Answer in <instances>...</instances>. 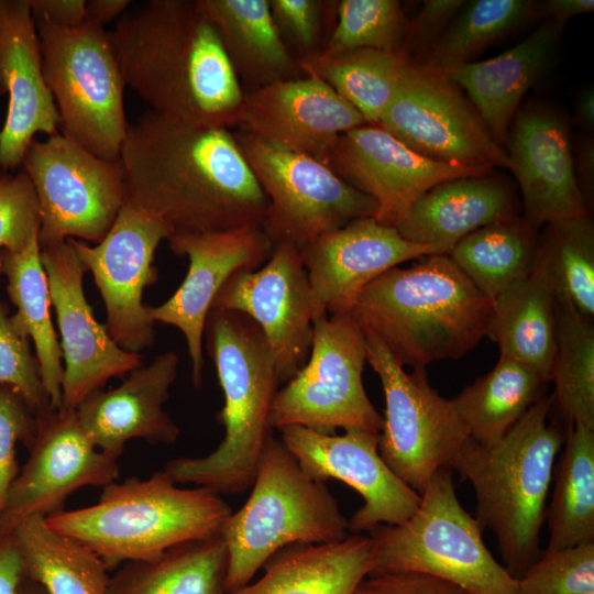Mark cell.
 I'll return each mask as SVG.
<instances>
[{
    "label": "cell",
    "instance_id": "obj_1",
    "mask_svg": "<svg viewBox=\"0 0 594 594\" xmlns=\"http://www.w3.org/2000/svg\"><path fill=\"white\" fill-rule=\"evenodd\" d=\"M119 160L127 201L169 237L262 228L267 198L227 128L148 110L128 125Z\"/></svg>",
    "mask_w": 594,
    "mask_h": 594
},
{
    "label": "cell",
    "instance_id": "obj_2",
    "mask_svg": "<svg viewBox=\"0 0 594 594\" xmlns=\"http://www.w3.org/2000/svg\"><path fill=\"white\" fill-rule=\"evenodd\" d=\"M109 37L125 86L150 111L208 127L238 123L245 90L196 0H152Z\"/></svg>",
    "mask_w": 594,
    "mask_h": 594
},
{
    "label": "cell",
    "instance_id": "obj_3",
    "mask_svg": "<svg viewBox=\"0 0 594 594\" xmlns=\"http://www.w3.org/2000/svg\"><path fill=\"white\" fill-rule=\"evenodd\" d=\"M492 311L493 301L449 255L433 254L375 278L350 314L403 366L425 369L473 350L486 337Z\"/></svg>",
    "mask_w": 594,
    "mask_h": 594
},
{
    "label": "cell",
    "instance_id": "obj_4",
    "mask_svg": "<svg viewBox=\"0 0 594 594\" xmlns=\"http://www.w3.org/2000/svg\"><path fill=\"white\" fill-rule=\"evenodd\" d=\"M205 331L224 405L217 421L224 437L205 457H180L164 471L176 484L191 483L216 494L250 488L267 438L270 413L279 388L275 362L260 327L239 311L210 310Z\"/></svg>",
    "mask_w": 594,
    "mask_h": 594
},
{
    "label": "cell",
    "instance_id": "obj_5",
    "mask_svg": "<svg viewBox=\"0 0 594 594\" xmlns=\"http://www.w3.org/2000/svg\"><path fill=\"white\" fill-rule=\"evenodd\" d=\"M553 397L541 396L497 443L469 438L452 470L469 481L476 521L497 539L504 566L519 579L539 557L540 531L562 435L548 417Z\"/></svg>",
    "mask_w": 594,
    "mask_h": 594
},
{
    "label": "cell",
    "instance_id": "obj_6",
    "mask_svg": "<svg viewBox=\"0 0 594 594\" xmlns=\"http://www.w3.org/2000/svg\"><path fill=\"white\" fill-rule=\"evenodd\" d=\"M232 513L221 495L200 486L178 487L162 470L146 480L114 481L102 487L95 504L59 510L45 521L89 548L110 571L220 534Z\"/></svg>",
    "mask_w": 594,
    "mask_h": 594
},
{
    "label": "cell",
    "instance_id": "obj_7",
    "mask_svg": "<svg viewBox=\"0 0 594 594\" xmlns=\"http://www.w3.org/2000/svg\"><path fill=\"white\" fill-rule=\"evenodd\" d=\"M348 532V520L326 483L308 476L271 433L249 498L222 529L229 552L226 593L249 584L287 546L337 542Z\"/></svg>",
    "mask_w": 594,
    "mask_h": 594
},
{
    "label": "cell",
    "instance_id": "obj_8",
    "mask_svg": "<svg viewBox=\"0 0 594 594\" xmlns=\"http://www.w3.org/2000/svg\"><path fill=\"white\" fill-rule=\"evenodd\" d=\"M451 469L438 471L414 514L398 525L370 531L374 546L369 575L419 572L471 594H517V579L485 546L482 528L461 505Z\"/></svg>",
    "mask_w": 594,
    "mask_h": 594
},
{
    "label": "cell",
    "instance_id": "obj_9",
    "mask_svg": "<svg viewBox=\"0 0 594 594\" xmlns=\"http://www.w3.org/2000/svg\"><path fill=\"white\" fill-rule=\"evenodd\" d=\"M34 20L61 133L99 157L119 160L129 123L109 32L90 21L69 29Z\"/></svg>",
    "mask_w": 594,
    "mask_h": 594
},
{
    "label": "cell",
    "instance_id": "obj_10",
    "mask_svg": "<svg viewBox=\"0 0 594 594\" xmlns=\"http://www.w3.org/2000/svg\"><path fill=\"white\" fill-rule=\"evenodd\" d=\"M365 334L351 314L315 319L308 359L272 403L270 426H302L322 433L360 428L380 433L383 416L371 403L362 380Z\"/></svg>",
    "mask_w": 594,
    "mask_h": 594
},
{
    "label": "cell",
    "instance_id": "obj_11",
    "mask_svg": "<svg viewBox=\"0 0 594 594\" xmlns=\"http://www.w3.org/2000/svg\"><path fill=\"white\" fill-rule=\"evenodd\" d=\"M363 331L366 362L377 374L385 398L380 455L405 484L421 494L438 471L452 470L469 432L452 400L429 384L425 369L406 372L373 332Z\"/></svg>",
    "mask_w": 594,
    "mask_h": 594
},
{
    "label": "cell",
    "instance_id": "obj_12",
    "mask_svg": "<svg viewBox=\"0 0 594 594\" xmlns=\"http://www.w3.org/2000/svg\"><path fill=\"white\" fill-rule=\"evenodd\" d=\"M235 136L267 198L261 229L274 245L301 248L353 220L375 217L376 202L328 164L248 133Z\"/></svg>",
    "mask_w": 594,
    "mask_h": 594
},
{
    "label": "cell",
    "instance_id": "obj_13",
    "mask_svg": "<svg viewBox=\"0 0 594 594\" xmlns=\"http://www.w3.org/2000/svg\"><path fill=\"white\" fill-rule=\"evenodd\" d=\"M22 168L38 204L40 248L75 238L99 243L127 201L121 161L99 157L59 132L33 140Z\"/></svg>",
    "mask_w": 594,
    "mask_h": 594
},
{
    "label": "cell",
    "instance_id": "obj_14",
    "mask_svg": "<svg viewBox=\"0 0 594 594\" xmlns=\"http://www.w3.org/2000/svg\"><path fill=\"white\" fill-rule=\"evenodd\" d=\"M377 125L440 163L486 172L510 167L505 147L461 87L421 63L407 62Z\"/></svg>",
    "mask_w": 594,
    "mask_h": 594
},
{
    "label": "cell",
    "instance_id": "obj_15",
    "mask_svg": "<svg viewBox=\"0 0 594 594\" xmlns=\"http://www.w3.org/2000/svg\"><path fill=\"white\" fill-rule=\"evenodd\" d=\"M169 235L164 223L125 201L99 243L67 239L94 276L105 302L109 336L125 351L140 353L155 342V322L142 296L157 279L154 255Z\"/></svg>",
    "mask_w": 594,
    "mask_h": 594
},
{
    "label": "cell",
    "instance_id": "obj_16",
    "mask_svg": "<svg viewBox=\"0 0 594 594\" xmlns=\"http://www.w3.org/2000/svg\"><path fill=\"white\" fill-rule=\"evenodd\" d=\"M36 416L29 457L15 476L0 515V535H9L30 516L64 509L74 492L117 481L118 460L95 447L81 429L76 409L48 408Z\"/></svg>",
    "mask_w": 594,
    "mask_h": 594
},
{
    "label": "cell",
    "instance_id": "obj_17",
    "mask_svg": "<svg viewBox=\"0 0 594 594\" xmlns=\"http://www.w3.org/2000/svg\"><path fill=\"white\" fill-rule=\"evenodd\" d=\"M210 310L239 311L260 327L280 385L306 363L316 311L300 250L295 244H276L261 267L231 275Z\"/></svg>",
    "mask_w": 594,
    "mask_h": 594
},
{
    "label": "cell",
    "instance_id": "obj_18",
    "mask_svg": "<svg viewBox=\"0 0 594 594\" xmlns=\"http://www.w3.org/2000/svg\"><path fill=\"white\" fill-rule=\"evenodd\" d=\"M280 430L282 442L311 479L326 483L339 480L355 490L364 504L348 521L354 535L380 525H398L417 509L420 494L405 484L378 452L380 433L346 428L328 435L302 426Z\"/></svg>",
    "mask_w": 594,
    "mask_h": 594
},
{
    "label": "cell",
    "instance_id": "obj_19",
    "mask_svg": "<svg viewBox=\"0 0 594 594\" xmlns=\"http://www.w3.org/2000/svg\"><path fill=\"white\" fill-rule=\"evenodd\" d=\"M64 359L62 408L76 409L112 377L142 365L140 353L120 348L100 324L84 292L87 271L68 240L41 248Z\"/></svg>",
    "mask_w": 594,
    "mask_h": 594
},
{
    "label": "cell",
    "instance_id": "obj_20",
    "mask_svg": "<svg viewBox=\"0 0 594 594\" xmlns=\"http://www.w3.org/2000/svg\"><path fill=\"white\" fill-rule=\"evenodd\" d=\"M167 240L174 254L188 257V272L165 302L148 306V315L154 322L182 331L191 362V380L199 387L204 367L202 336L218 292L234 273L261 267L275 245L261 228L178 234Z\"/></svg>",
    "mask_w": 594,
    "mask_h": 594
},
{
    "label": "cell",
    "instance_id": "obj_21",
    "mask_svg": "<svg viewBox=\"0 0 594 594\" xmlns=\"http://www.w3.org/2000/svg\"><path fill=\"white\" fill-rule=\"evenodd\" d=\"M505 150L529 227L539 231L553 221L590 216L574 173L569 124L560 111L539 101L519 108Z\"/></svg>",
    "mask_w": 594,
    "mask_h": 594
},
{
    "label": "cell",
    "instance_id": "obj_22",
    "mask_svg": "<svg viewBox=\"0 0 594 594\" xmlns=\"http://www.w3.org/2000/svg\"><path fill=\"white\" fill-rule=\"evenodd\" d=\"M299 250L316 318L350 314L360 293L375 278L406 261L438 254L435 248L406 240L374 217L353 220Z\"/></svg>",
    "mask_w": 594,
    "mask_h": 594
},
{
    "label": "cell",
    "instance_id": "obj_23",
    "mask_svg": "<svg viewBox=\"0 0 594 594\" xmlns=\"http://www.w3.org/2000/svg\"><path fill=\"white\" fill-rule=\"evenodd\" d=\"M237 124L244 133L329 165L339 138L369 123L328 84L305 75L245 91Z\"/></svg>",
    "mask_w": 594,
    "mask_h": 594
},
{
    "label": "cell",
    "instance_id": "obj_24",
    "mask_svg": "<svg viewBox=\"0 0 594 594\" xmlns=\"http://www.w3.org/2000/svg\"><path fill=\"white\" fill-rule=\"evenodd\" d=\"M329 166L377 205L375 219L392 226L433 186L492 172L440 163L418 154L380 125L364 124L342 134Z\"/></svg>",
    "mask_w": 594,
    "mask_h": 594
},
{
    "label": "cell",
    "instance_id": "obj_25",
    "mask_svg": "<svg viewBox=\"0 0 594 594\" xmlns=\"http://www.w3.org/2000/svg\"><path fill=\"white\" fill-rule=\"evenodd\" d=\"M8 112L0 131V169L22 166L37 133H58L59 116L43 70L30 0H0V95Z\"/></svg>",
    "mask_w": 594,
    "mask_h": 594
},
{
    "label": "cell",
    "instance_id": "obj_26",
    "mask_svg": "<svg viewBox=\"0 0 594 594\" xmlns=\"http://www.w3.org/2000/svg\"><path fill=\"white\" fill-rule=\"evenodd\" d=\"M178 355L168 351L129 373L118 387L97 389L76 408L79 425L97 449L119 460L125 443L143 439L172 444L179 427L163 409L177 376Z\"/></svg>",
    "mask_w": 594,
    "mask_h": 594
},
{
    "label": "cell",
    "instance_id": "obj_27",
    "mask_svg": "<svg viewBox=\"0 0 594 594\" xmlns=\"http://www.w3.org/2000/svg\"><path fill=\"white\" fill-rule=\"evenodd\" d=\"M517 206L513 185L501 176L459 177L424 193L393 227L406 240L448 255L475 230L518 216Z\"/></svg>",
    "mask_w": 594,
    "mask_h": 594
},
{
    "label": "cell",
    "instance_id": "obj_28",
    "mask_svg": "<svg viewBox=\"0 0 594 594\" xmlns=\"http://www.w3.org/2000/svg\"><path fill=\"white\" fill-rule=\"evenodd\" d=\"M563 29L546 19L506 52L443 72L461 87L502 146L525 95L551 65Z\"/></svg>",
    "mask_w": 594,
    "mask_h": 594
},
{
    "label": "cell",
    "instance_id": "obj_29",
    "mask_svg": "<svg viewBox=\"0 0 594 594\" xmlns=\"http://www.w3.org/2000/svg\"><path fill=\"white\" fill-rule=\"evenodd\" d=\"M556 284L538 243L529 274L493 301L486 337L499 355L514 359L550 381L556 351Z\"/></svg>",
    "mask_w": 594,
    "mask_h": 594
},
{
    "label": "cell",
    "instance_id": "obj_30",
    "mask_svg": "<svg viewBox=\"0 0 594 594\" xmlns=\"http://www.w3.org/2000/svg\"><path fill=\"white\" fill-rule=\"evenodd\" d=\"M373 554V541L364 535L290 544L265 562L260 580L226 594H353L369 575Z\"/></svg>",
    "mask_w": 594,
    "mask_h": 594
},
{
    "label": "cell",
    "instance_id": "obj_31",
    "mask_svg": "<svg viewBox=\"0 0 594 594\" xmlns=\"http://www.w3.org/2000/svg\"><path fill=\"white\" fill-rule=\"evenodd\" d=\"M196 4L215 26L249 91L301 73L275 24L268 0H196Z\"/></svg>",
    "mask_w": 594,
    "mask_h": 594
},
{
    "label": "cell",
    "instance_id": "obj_32",
    "mask_svg": "<svg viewBox=\"0 0 594 594\" xmlns=\"http://www.w3.org/2000/svg\"><path fill=\"white\" fill-rule=\"evenodd\" d=\"M0 272L16 307L10 316L15 330L35 346L41 378L52 407L62 405L63 353L51 317V294L37 237L18 252H0Z\"/></svg>",
    "mask_w": 594,
    "mask_h": 594
},
{
    "label": "cell",
    "instance_id": "obj_33",
    "mask_svg": "<svg viewBox=\"0 0 594 594\" xmlns=\"http://www.w3.org/2000/svg\"><path fill=\"white\" fill-rule=\"evenodd\" d=\"M229 552L222 532L186 541L152 561L121 564L109 594H226Z\"/></svg>",
    "mask_w": 594,
    "mask_h": 594
},
{
    "label": "cell",
    "instance_id": "obj_34",
    "mask_svg": "<svg viewBox=\"0 0 594 594\" xmlns=\"http://www.w3.org/2000/svg\"><path fill=\"white\" fill-rule=\"evenodd\" d=\"M25 578L47 594H109V569L89 548L30 516L11 532Z\"/></svg>",
    "mask_w": 594,
    "mask_h": 594
},
{
    "label": "cell",
    "instance_id": "obj_35",
    "mask_svg": "<svg viewBox=\"0 0 594 594\" xmlns=\"http://www.w3.org/2000/svg\"><path fill=\"white\" fill-rule=\"evenodd\" d=\"M546 382L527 365L499 355L494 369L465 387L452 404L471 439L501 441L541 397Z\"/></svg>",
    "mask_w": 594,
    "mask_h": 594
},
{
    "label": "cell",
    "instance_id": "obj_36",
    "mask_svg": "<svg viewBox=\"0 0 594 594\" xmlns=\"http://www.w3.org/2000/svg\"><path fill=\"white\" fill-rule=\"evenodd\" d=\"M538 243L539 231L515 216L475 230L459 241L448 255L494 301L529 274Z\"/></svg>",
    "mask_w": 594,
    "mask_h": 594
},
{
    "label": "cell",
    "instance_id": "obj_37",
    "mask_svg": "<svg viewBox=\"0 0 594 594\" xmlns=\"http://www.w3.org/2000/svg\"><path fill=\"white\" fill-rule=\"evenodd\" d=\"M408 61L403 52L359 48L331 55L314 53L297 59V65L304 75L328 84L369 124L377 125Z\"/></svg>",
    "mask_w": 594,
    "mask_h": 594
},
{
    "label": "cell",
    "instance_id": "obj_38",
    "mask_svg": "<svg viewBox=\"0 0 594 594\" xmlns=\"http://www.w3.org/2000/svg\"><path fill=\"white\" fill-rule=\"evenodd\" d=\"M546 509L548 549L594 541V429L569 425Z\"/></svg>",
    "mask_w": 594,
    "mask_h": 594
},
{
    "label": "cell",
    "instance_id": "obj_39",
    "mask_svg": "<svg viewBox=\"0 0 594 594\" xmlns=\"http://www.w3.org/2000/svg\"><path fill=\"white\" fill-rule=\"evenodd\" d=\"M552 394L569 425L594 429V327L569 300L556 295Z\"/></svg>",
    "mask_w": 594,
    "mask_h": 594
},
{
    "label": "cell",
    "instance_id": "obj_40",
    "mask_svg": "<svg viewBox=\"0 0 594 594\" xmlns=\"http://www.w3.org/2000/svg\"><path fill=\"white\" fill-rule=\"evenodd\" d=\"M536 19V1H465L443 34L414 62L442 72L473 63L495 42Z\"/></svg>",
    "mask_w": 594,
    "mask_h": 594
},
{
    "label": "cell",
    "instance_id": "obj_41",
    "mask_svg": "<svg viewBox=\"0 0 594 594\" xmlns=\"http://www.w3.org/2000/svg\"><path fill=\"white\" fill-rule=\"evenodd\" d=\"M539 245L547 255L557 295L582 315L594 316V223L591 216L544 226Z\"/></svg>",
    "mask_w": 594,
    "mask_h": 594
},
{
    "label": "cell",
    "instance_id": "obj_42",
    "mask_svg": "<svg viewBox=\"0 0 594 594\" xmlns=\"http://www.w3.org/2000/svg\"><path fill=\"white\" fill-rule=\"evenodd\" d=\"M337 23L322 51L338 54L359 48L403 52L407 20L397 0H342L337 4Z\"/></svg>",
    "mask_w": 594,
    "mask_h": 594
},
{
    "label": "cell",
    "instance_id": "obj_43",
    "mask_svg": "<svg viewBox=\"0 0 594 594\" xmlns=\"http://www.w3.org/2000/svg\"><path fill=\"white\" fill-rule=\"evenodd\" d=\"M517 594H594V541L541 550L517 579Z\"/></svg>",
    "mask_w": 594,
    "mask_h": 594
},
{
    "label": "cell",
    "instance_id": "obj_44",
    "mask_svg": "<svg viewBox=\"0 0 594 594\" xmlns=\"http://www.w3.org/2000/svg\"><path fill=\"white\" fill-rule=\"evenodd\" d=\"M0 272V277H1ZM29 338L13 327L9 309L0 298V384L15 388L34 415L51 408L36 356ZM54 408V407H53Z\"/></svg>",
    "mask_w": 594,
    "mask_h": 594
},
{
    "label": "cell",
    "instance_id": "obj_45",
    "mask_svg": "<svg viewBox=\"0 0 594 594\" xmlns=\"http://www.w3.org/2000/svg\"><path fill=\"white\" fill-rule=\"evenodd\" d=\"M40 223L37 199L25 170L0 169V252L24 249L38 235Z\"/></svg>",
    "mask_w": 594,
    "mask_h": 594
},
{
    "label": "cell",
    "instance_id": "obj_46",
    "mask_svg": "<svg viewBox=\"0 0 594 594\" xmlns=\"http://www.w3.org/2000/svg\"><path fill=\"white\" fill-rule=\"evenodd\" d=\"M36 416L22 395L0 384V515L9 490L19 473L16 444L26 448L36 432Z\"/></svg>",
    "mask_w": 594,
    "mask_h": 594
},
{
    "label": "cell",
    "instance_id": "obj_47",
    "mask_svg": "<svg viewBox=\"0 0 594 594\" xmlns=\"http://www.w3.org/2000/svg\"><path fill=\"white\" fill-rule=\"evenodd\" d=\"M275 24L307 56L317 53L324 2L317 0H268Z\"/></svg>",
    "mask_w": 594,
    "mask_h": 594
},
{
    "label": "cell",
    "instance_id": "obj_48",
    "mask_svg": "<svg viewBox=\"0 0 594 594\" xmlns=\"http://www.w3.org/2000/svg\"><path fill=\"white\" fill-rule=\"evenodd\" d=\"M464 0H425L409 22L404 53L410 61L420 58L443 34Z\"/></svg>",
    "mask_w": 594,
    "mask_h": 594
},
{
    "label": "cell",
    "instance_id": "obj_49",
    "mask_svg": "<svg viewBox=\"0 0 594 594\" xmlns=\"http://www.w3.org/2000/svg\"><path fill=\"white\" fill-rule=\"evenodd\" d=\"M353 594H471L443 579L419 572L366 575Z\"/></svg>",
    "mask_w": 594,
    "mask_h": 594
},
{
    "label": "cell",
    "instance_id": "obj_50",
    "mask_svg": "<svg viewBox=\"0 0 594 594\" xmlns=\"http://www.w3.org/2000/svg\"><path fill=\"white\" fill-rule=\"evenodd\" d=\"M85 0H30L34 18L62 28H77L86 21Z\"/></svg>",
    "mask_w": 594,
    "mask_h": 594
},
{
    "label": "cell",
    "instance_id": "obj_51",
    "mask_svg": "<svg viewBox=\"0 0 594 594\" xmlns=\"http://www.w3.org/2000/svg\"><path fill=\"white\" fill-rule=\"evenodd\" d=\"M24 579L22 561L12 535H0V594H21Z\"/></svg>",
    "mask_w": 594,
    "mask_h": 594
},
{
    "label": "cell",
    "instance_id": "obj_52",
    "mask_svg": "<svg viewBox=\"0 0 594 594\" xmlns=\"http://www.w3.org/2000/svg\"><path fill=\"white\" fill-rule=\"evenodd\" d=\"M573 153L574 173L579 188L590 209L594 184V139L592 134L579 136Z\"/></svg>",
    "mask_w": 594,
    "mask_h": 594
},
{
    "label": "cell",
    "instance_id": "obj_53",
    "mask_svg": "<svg viewBox=\"0 0 594 594\" xmlns=\"http://www.w3.org/2000/svg\"><path fill=\"white\" fill-rule=\"evenodd\" d=\"M593 0H547L537 2L538 19H549L561 25L572 18L593 12Z\"/></svg>",
    "mask_w": 594,
    "mask_h": 594
},
{
    "label": "cell",
    "instance_id": "obj_54",
    "mask_svg": "<svg viewBox=\"0 0 594 594\" xmlns=\"http://www.w3.org/2000/svg\"><path fill=\"white\" fill-rule=\"evenodd\" d=\"M130 3L129 0H89L86 2V21L105 26L121 15Z\"/></svg>",
    "mask_w": 594,
    "mask_h": 594
},
{
    "label": "cell",
    "instance_id": "obj_55",
    "mask_svg": "<svg viewBox=\"0 0 594 594\" xmlns=\"http://www.w3.org/2000/svg\"><path fill=\"white\" fill-rule=\"evenodd\" d=\"M575 122L585 133L594 130V89L587 87L582 90L575 105Z\"/></svg>",
    "mask_w": 594,
    "mask_h": 594
},
{
    "label": "cell",
    "instance_id": "obj_56",
    "mask_svg": "<svg viewBox=\"0 0 594 594\" xmlns=\"http://www.w3.org/2000/svg\"><path fill=\"white\" fill-rule=\"evenodd\" d=\"M21 594H47V593L41 585L25 578L21 586Z\"/></svg>",
    "mask_w": 594,
    "mask_h": 594
}]
</instances>
